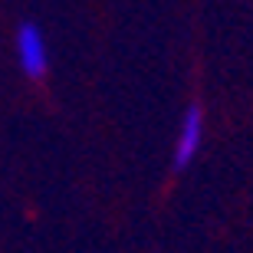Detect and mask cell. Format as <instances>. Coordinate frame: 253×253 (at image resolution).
<instances>
[{
    "label": "cell",
    "mask_w": 253,
    "mask_h": 253,
    "mask_svg": "<svg viewBox=\"0 0 253 253\" xmlns=\"http://www.w3.org/2000/svg\"><path fill=\"white\" fill-rule=\"evenodd\" d=\"M201 141H204V109L197 102H191L181 115V128H178V138H174V158H171L174 171H184L194 161Z\"/></svg>",
    "instance_id": "obj_2"
},
{
    "label": "cell",
    "mask_w": 253,
    "mask_h": 253,
    "mask_svg": "<svg viewBox=\"0 0 253 253\" xmlns=\"http://www.w3.org/2000/svg\"><path fill=\"white\" fill-rule=\"evenodd\" d=\"M17 63H20V69H23L27 79H43L46 69H49L43 30L37 23H30V20H23L17 27Z\"/></svg>",
    "instance_id": "obj_1"
}]
</instances>
